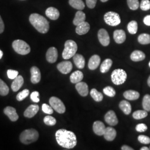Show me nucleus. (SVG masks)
Wrapping results in <instances>:
<instances>
[{"mask_svg": "<svg viewBox=\"0 0 150 150\" xmlns=\"http://www.w3.org/2000/svg\"><path fill=\"white\" fill-rule=\"evenodd\" d=\"M147 129V126L144 123H139L136 126V130L139 132H145Z\"/></svg>", "mask_w": 150, "mask_h": 150, "instance_id": "49530a36", "label": "nucleus"}, {"mask_svg": "<svg viewBox=\"0 0 150 150\" xmlns=\"http://www.w3.org/2000/svg\"><path fill=\"white\" fill-rule=\"evenodd\" d=\"M85 19H86L85 13L81 10L77 11L76 13L75 18L73 21V23L75 26H77V25L80 24L81 23L85 21Z\"/></svg>", "mask_w": 150, "mask_h": 150, "instance_id": "bb28decb", "label": "nucleus"}, {"mask_svg": "<svg viewBox=\"0 0 150 150\" xmlns=\"http://www.w3.org/2000/svg\"><path fill=\"white\" fill-rule=\"evenodd\" d=\"M83 74L80 71H76L73 72L70 76V81L72 83H77L82 80Z\"/></svg>", "mask_w": 150, "mask_h": 150, "instance_id": "cd10ccee", "label": "nucleus"}, {"mask_svg": "<svg viewBox=\"0 0 150 150\" xmlns=\"http://www.w3.org/2000/svg\"><path fill=\"white\" fill-rule=\"evenodd\" d=\"M4 113L12 121H16L18 119V115L16 112V109L13 107L7 106L4 109Z\"/></svg>", "mask_w": 150, "mask_h": 150, "instance_id": "dca6fc26", "label": "nucleus"}, {"mask_svg": "<svg viewBox=\"0 0 150 150\" xmlns=\"http://www.w3.org/2000/svg\"><path fill=\"white\" fill-rule=\"evenodd\" d=\"M144 22L146 25L150 26V15L146 16L144 19Z\"/></svg>", "mask_w": 150, "mask_h": 150, "instance_id": "3c124183", "label": "nucleus"}, {"mask_svg": "<svg viewBox=\"0 0 150 150\" xmlns=\"http://www.w3.org/2000/svg\"><path fill=\"white\" fill-rule=\"evenodd\" d=\"M140 8L143 11H148L150 9V1L149 0H142L139 5Z\"/></svg>", "mask_w": 150, "mask_h": 150, "instance_id": "79ce46f5", "label": "nucleus"}, {"mask_svg": "<svg viewBox=\"0 0 150 150\" xmlns=\"http://www.w3.org/2000/svg\"><path fill=\"white\" fill-rule=\"evenodd\" d=\"M12 47L17 54L25 55L29 54L31 48L28 43L21 40H16L12 43Z\"/></svg>", "mask_w": 150, "mask_h": 150, "instance_id": "39448f33", "label": "nucleus"}, {"mask_svg": "<svg viewBox=\"0 0 150 150\" xmlns=\"http://www.w3.org/2000/svg\"><path fill=\"white\" fill-rule=\"evenodd\" d=\"M138 140L140 143L143 144H149L150 143V138L145 135H139Z\"/></svg>", "mask_w": 150, "mask_h": 150, "instance_id": "c03bdc74", "label": "nucleus"}, {"mask_svg": "<svg viewBox=\"0 0 150 150\" xmlns=\"http://www.w3.org/2000/svg\"><path fill=\"white\" fill-rule=\"evenodd\" d=\"M42 109L44 112L45 113H47L48 115H51L54 112V110H53V108L49 106L46 103H43L42 106Z\"/></svg>", "mask_w": 150, "mask_h": 150, "instance_id": "37998d69", "label": "nucleus"}, {"mask_svg": "<svg viewBox=\"0 0 150 150\" xmlns=\"http://www.w3.org/2000/svg\"><path fill=\"white\" fill-rule=\"evenodd\" d=\"M131 59L134 62H139L145 59V54L141 51L135 50L131 54Z\"/></svg>", "mask_w": 150, "mask_h": 150, "instance_id": "393cba45", "label": "nucleus"}, {"mask_svg": "<svg viewBox=\"0 0 150 150\" xmlns=\"http://www.w3.org/2000/svg\"><path fill=\"white\" fill-rule=\"evenodd\" d=\"M90 95L92 98L96 102H101L103 100V95L95 88H92L90 92Z\"/></svg>", "mask_w": 150, "mask_h": 150, "instance_id": "2f4dec72", "label": "nucleus"}, {"mask_svg": "<svg viewBox=\"0 0 150 150\" xmlns=\"http://www.w3.org/2000/svg\"><path fill=\"white\" fill-rule=\"evenodd\" d=\"M142 106L145 111H150V95L147 94L145 95L142 100Z\"/></svg>", "mask_w": 150, "mask_h": 150, "instance_id": "e433bc0d", "label": "nucleus"}, {"mask_svg": "<svg viewBox=\"0 0 150 150\" xmlns=\"http://www.w3.org/2000/svg\"><path fill=\"white\" fill-rule=\"evenodd\" d=\"M101 62L100 57L97 54H94L90 58V59L88 61V66L90 70H96L97 68L98 67L99 64Z\"/></svg>", "mask_w": 150, "mask_h": 150, "instance_id": "6ab92c4d", "label": "nucleus"}, {"mask_svg": "<svg viewBox=\"0 0 150 150\" xmlns=\"http://www.w3.org/2000/svg\"><path fill=\"white\" fill-rule=\"evenodd\" d=\"M90 29V26L87 22H83L77 26L76 32L79 35H83L87 33Z\"/></svg>", "mask_w": 150, "mask_h": 150, "instance_id": "f3484780", "label": "nucleus"}, {"mask_svg": "<svg viewBox=\"0 0 150 150\" xmlns=\"http://www.w3.org/2000/svg\"><path fill=\"white\" fill-rule=\"evenodd\" d=\"M3 56V52L0 50V59Z\"/></svg>", "mask_w": 150, "mask_h": 150, "instance_id": "5fc2aeb1", "label": "nucleus"}, {"mask_svg": "<svg viewBox=\"0 0 150 150\" xmlns=\"http://www.w3.org/2000/svg\"><path fill=\"white\" fill-rule=\"evenodd\" d=\"M24 82L23 78L21 76H18L16 77L11 85V88L14 92L19 90L21 87Z\"/></svg>", "mask_w": 150, "mask_h": 150, "instance_id": "b1692460", "label": "nucleus"}, {"mask_svg": "<svg viewBox=\"0 0 150 150\" xmlns=\"http://www.w3.org/2000/svg\"><path fill=\"white\" fill-rule=\"evenodd\" d=\"M4 30H5L4 23V21H3L1 17L0 16V33H2V32H4Z\"/></svg>", "mask_w": 150, "mask_h": 150, "instance_id": "8fccbe9b", "label": "nucleus"}, {"mask_svg": "<svg viewBox=\"0 0 150 150\" xmlns=\"http://www.w3.org/2000/svg\"><path fill=\"white\" fill-rule=\"evenodd\" d=\"M29 93H30V91H29V90H27V89H25V90H23V91H21V92H19V93L17 94V96H16L17 100L18 101H21L23 100L25 98H26V97L28 96Z\"/></svg>", "mask_w": 150, "mask_h": 150, "instance_id": "ea45409f", "label": "nucleus"}, {"mask_svg": "<svg viewBox=\"0 0 150 150\" xmlns=\"http://www.w3.org/2000/svg\"><path fill=\"white\" fill-rule=\"evenodd\" d=\"M39 134L38 131L35 129H26L20 134V139L22 143L25 145L30 144L36 141L38 139Z\"/></svg>", "mask_w": 150, "mask_h": 150, "instance_id": "7ed1b4c3", "label": "nucleus"}, {"mask_svg": "<svg viewBox=\"0 0 150 150\" xmlns=\"http://www.w3.org/2000/svg\"><path fill=\"white\" fill-rule=\"evenodd\" d=\"M86 5L90 8H93L96 5L97 0H86Z\"/></svg>", "mask_w": 150, "mask_h": 150, "instance_id": "09e8293b", "label": "nucleus"}, {"mask_svg": "<svg viewBox=\"0 0 150 150\" xmlns=\"http://www.w3.org/2000/svg\"><path fill=\"white\" fill-rule=\"evenodd\" d=\"M58 57L57 50L54 47L48 48L46 52V59L50 63L55 62Z\"/></svg>", "mask_w": 150, "mask_h": 150, "instance_id": "f8f14e48", "label": "nucleus"}, {"mask_svg": "<svg viewBox=\"0 0 150 150\" xmlns=\"http://www.w3.org/2000/svg\"><path fill=\"white\" fill-rule=\"evenodd\" d=\"M112 61L110 59H105L100 67V71L102 73L107 72L112 66Z\"/></svg>", "mask_w": 150, "mask_h": 150, "instance_id": "7c9ffc66", "label": "nucleus"}, {"mask_svg": "<svg viewBox=\"0 0 150 150\" xmlns=\"http://www.w3.org/2000/svg\"><path fill=\"white\" fill-rule=\"evenodd\" d=\"M18 72L13 70H8L7 71V76L8 78L11 80H14L18 76Z\"/></svg>", "mask_w": 150, "mask_h": 150, "instance_id": "a18cd8bd", "label": "nucleus"}, {"mask_svg": "<svg viewBox=\"0 0 150 150\" xmlns=\"http://www.w3.org/2000/svg\"><path fill=\"white\" fill-rule=\"evenodd\" d=\"M56 139L59 144L64 148L71 149L77 144V138L75 134L70 131L60 129L56 132Z\"/></svg>", "mask_w": 150, "mask_h": 150, "instance_id": "f257e3e1", "label": "nucleus"}, {"mask_svg": "<svg viewBox=\"0 0 150 150\" xmlns=\"http://www.w3.org/2000/svg\"><path fill=\"white\" fill-rule=\"evenodd\" d=\"M77 51V45L73 40H67L64 43L62 52V57L65 59H70L74 57Z\"/></svg>", "mask_w": 150, "mask_h": 150, "instance_id": "20e7f679", "label": "nucleus"}, {"mask_svg": "<svg viewBox=\"0 0 150 150\" xmlns=\"http://www.w3.org/2000/svg\"><path fill=\"white\" fill-rule=\"evenodd\" d=\"M46 15L51 20H56L59 18V12L57 8L51 7L46 10Z\"/></svg>", "mask_w": 150, "mask_h": 150, "instance_id": "4be33fe9", "label": "nucleus"}, {"mask_svg": "<svg viewBox=\"0 0 150 150\" xmlns=\"http://www.w3.org/2000/svg\"><path fill=\"white\" fill-rule=\"evenodd\" d=\"M71 6L76 10H82L85 8V4L82 0H69Z\"/></svg>", "mask_w": 150, "mask_h": 150, "instance_id": "c756f323", "label": "nucleus"}, {"mask_svg": "<svg viewBox=\"0 0 150 150\" xmlns=\"http://www.w3.org/2000/svg\"><path fill=\"white\" fill-rule=\"evenodd\" d=\"M138 41L142 45H147L150 43V35L147 33L141 34L138 37Z\"/></svg>", "mask_w": 150, "mask_h": 150, "instance_id": "473e14b6", "label": "nucleus"}, {"mask_svg": "<svg viewBox=\"0 0 150 150\" xmlns=\"http://www.w3.org/2000/svg\"></svg>", "mask_w": 150, "mask_h": 150, "instance_id": "bf43d9fd", "label": "nucleus"}, {"mask_svg": "<svg viewBox=\"0 0 150 150\" xmlns=\"http://www.w3.org/2000/svg\"><path fill=\"white\" fill-rule=\"evenodd\" d=\"M51 106L56 112L59 113H64L66 111V107L62 101L56 97H52L49 100Z\"/></svg>", "mask_w": 150, "mask_h": 150, "instance_id": "6e6552de", "label": "nucleus"}, {"mask_svg": "<svg viewBox=\"0 0 150 150\" xmlns=\"http://www.w3.org/2000/svg\"><path fill=\"white\" fill-rule=\"evenodd\" d=\"M123 96L128 100H136L139 97V93L134 90H127L123 93Z\"/></svg>", "mask_w": 150, "mask_h": 150, "instance_id": "a878e982", "label": "nucleus"}, {"mask_svg": "<svg viewBox=\"0 0 150 150\" xmlns=\"http://www.w3.org/2000/svg\"><path fill=\"white\" fill-rule=\"evenodd\" d=\"M120 108L125 115H129L131 112V106L128 101L123 100L119 104Z\"/></svg>", "mask_w": 150, "mask_h": 150, "instance_id": "c85d7f7f", "label": "nucleus"}, {"mask_svg": "<svg viewBox=\"0 0 150 150\" xmlns=\"http://www.w3.org/2000/svg\"><path fill=\"white\" fill-rule=\"evenodd\" d=\"M9 92V88L4 81L0 79V95L6 96Z\"/></svg>", "mask_w": 150, "mask_h": 150, "instance_id": "c9c22d12", "label": "nucleus"}, {"mask_svg": "<svg viewBox=\"0 0 150 150\" xmlns=\"http://www.w3.org/2000/svg\"><path fill=\"white\" fill-rule=\"evenodd\" d=\"M127 2L129 9L132 10H136L139 7V0H127Z\"/></svg>", "mask_w": 150, "mask_h": 150, "instance_id": "4c0bfd02", "label": "nucleus"}, {"mask_svg": "<svg viewBox=\"0 0 150 150\" xmlns=\"http://www.w3.org/2000/svg\"><path fill=\"white\" fill-rule=\"evenodd\" d=\"M98 38L100 42L103 46H107L110 42L109 35L105 29H100L98 32Z\"/></svg>", "mask_w": 150, "mask_h": 150, "instance_id": "1a4fd4ad", "label": "nucleus"}, {"mask_svg": "<svg viewBox=\"0 0 150 150\" xmlns=\"http://www.w3.org/2000/svg\"><path fill=\"white\" fill-rule=\"evenodd\" d=\"M121 149L122 150H133L134 149H132V147H129V146L127 145H123L121 147Z\"/></svg>", "mask_w": 150, "mask_h": 150, "instance_id": "603ef678", "label": "nucleus"}, {"mask_svg": "<svg viewBox=\"0 0 150 150\" xmlns=\"http://www.w3.org/2000/svg\"><path fill=\"white\" fill-rule=\"evenodd\" d=\"M74 62L78 69H82L85 66V59L80 54H75L73 57Z\"/></svg>", "mask_w": 150, "mask_h": 150, "instance_id": "5701e85b", "label": "nucleus"}, {"mask_svg": "<svg viewBox=\"0 0 150 150\" xmlns=\"http://www.w3.org/2000/svg\"><path fill=\"white\" fill-rule=\"evenodd\" d=\"M108 0H101V1L102 2H107Z\"/></svg>", "mask_w": 150, "mask_h": 150, "instance_id": "4d7b16f0", "label": "nucleus"}, {"mask_svg": "<svg viewBox=\"0 0 150 150\" xmlns=\"http://www.w3.org/2000/svg\"><path fill=\"white\" fill-rule=\"evenodd\" d=\"M75 87L81 96H87L88 94V87L85 82L81 81L76 83Z\"/></svg>", "mask_w": 150, "mask_h": 150, "instance_id": "4468645a", "label": "nucleus"}, {"mask_svg": "<svg viewBox=\"0 0 150 150\" xmlns=\"http://www.w3.org/2000/svg\"><path fill=\"white\" fill-rule=\"evenodd\" d=\"M147 83H148V85L150 87V76L148 79V80H147Z\"/></svg>", "mask_w": 150, "mask_h": 150, "instance_id": "6e6d98bb", "label": "nucleus"}, {"mask_svg": "<svg viewBox=\"0 0 150 150\" xmlns=\"http://www.w3.org/2000/svg\"><path fill=\"white\" fill-rule=\"evenodd\" d=\"M103 92L106 95H107V96L111 97L115 96L116 95V91L115 89L111 86H107L105 87L103 90Z\"/></svg>", "mask_w": 150, "mask_h": 150, "instance_id": "58836bf2", "label": "nucleus"}, {"mask_svg": "<svg viewBox=\"0 0 150 150\" xmlns=\"http://www.w3.org/2000/svg\"><path fill=\"white\" fill-rule=\"evenodd\" d=\"M44 123L48 126H54L56 123V120L51 116H46L43 119Z\"/></svg>", "mask_w": 150, "mask_h": 150, "instance_id": "a19ab883", "label": "nucleus"}, {"mask_svg": "<svg viewBox=\"0 0 150 150\" xmlns=\"http://www.w3.org/2000/svg\"><path fill=\"white\" fill-rule=\"evenodd\" d=\"M148 115L147 111L145 110H138L133 113V117L136 120H141L147 117Z\"/></svg>", "mask_w": 150, "mask_h": 150, "instance_id": "f704fd0d", "label": "nucleus"}, {"mask_svg": "<svg viewBox=\"0 0 150 150\" xmlns=\"http://www.w3.org/2000/svg\"><path fill=\"white\" fill-rule=\"evenodd\" d=\"M31 81L32 83L36 84L41 80V72L40 71L37 67L33 66L31 69Z\"/></svg>", "mask_w": 150, "mask_h": 150, "instance_id": "a211bd4d", "label": "nucleus"}, {"mask_svg": "<svg viewBox=\"0 0 150 150\" xmlns=\"http://www.w3.org/2000/svg\"><path fill=\"white\" fill-rule=\"evenodd\" d=\"M138 25L137 22L135 21H132L129 22L127 25V30L129 33L131 34H136L137 32Z\"/></svg>", "mask_w": 150, "mask_h": 150, "instance_id": "72a5a7b5", "label": "nucleus"}, {"mask_svg": "<svg viewBox=\"0 0 150 150\" xmlns=\"http://www.w3.org/2000/svg\"><path fill=\"white\" fill-rule=\"evenodd\" d=\"M113 38L115 41L118 44L122 43L125 41L126 33L122 30H117L113 32Z\"/></svg>", "mask_w": 150, "mask_h": 150, "instance_id": "ddd939ff", "label": "nucleus"}, {"mask_svg": "<svg viewBox=\"0 0 150 150\" xmlns=\"http://www.w3.org/2000/svg\"><path fill=\"white\" fill-rule=\"evenodd\" d=\"M149 66L150 67V62H149Z\"/></svg>", "mask_w": 150, "mask_h": 150, "instance_id": "13d9d810", "label": "nucleus"}, {"mask_svg": "<svg viewBox=\"0 0 150 150\" xmlns=\"http://www.w3.org/2000/svg\"><path fill=\"white\" fill-rule=\"evenodd\" d=\"M29 20L32 26L41 33H46L50 29L49 22L46 18L38 13L31 14Z\"/></svg>", "mask_w": 150, "mask_h": 150, "instance_id": "f03ea898", "label": "nucleus"}, {"mask_svg": "<svg viewBox=\"0 0 150 150\" xmlns=\"http://www.w3.org/2000/svg\"><path fill=\"white\" fill-rule=\"evenodd\" d=\"M39 92L38 91H34L31 94V99L32 101L36 103L40 102V98H39Z\"/></svg>", "mask_w": 150, "mask_h": 150, "instance_id": "de8ad7c7", "label": "nucleus"}, {"mask_svg": "<svg viewBox=\"0 0 150 150\" xmlns=\"http://www.w3.org/2000/svg\"><path fill=\"white\" fill-rule=\"evenodd\" d=\"M106 127L101 121H96L93 125V132L98 136H102L104 134Z\"/></svg>", "mask_w": 150, "mask_h": 150, "instance_id": "2eb2a0df", "label": "nucleus"}, {"mask_svg": "<svg viewBox=\"0 0 150 150\" xmlns=\"http://www.w3.org/2000/svg\"><path fill=\"white\" fill-rule=\"evenodd\" d=\"M127 79L126 72L122 69H116L112 72L111 74V80L113 83L116 85L123 84Z\"/></svg>", "mask_w": 150, "mask_h": 150, "instance_id": "423d86ee", "label": "nucleus"}, {"mask_svg": "<svg viewBox=\"0 0 150 150\" xmlns=\"http://www.w3.org/2000/svg\"><path fill=\"white\" fill-rule=\"evenodd\" d=\"M105 120L106 122L110 126H115L118 122V119L113 111H108L105 116Z\"/></svg>", "mask_w": 150, "mask_h": 150, "instance_id": "9b49d317", "label": "nucleus"}, {"mask_svg": "<svg viewBox=\"0 0 150 150\" xmlns=\"http://www.w3.org/2000/svg\"><path fill=\"white\" fill-rule=\"evenodd\" d=\"M57 69L63 74H69L72 70V64L69 61H62L57 64Z\"/></svg>", "mask_w": 150, "mask_h": 150, "instance_id": "9d476101", "label": "nucleus"}, {"mask_svg": "<svg viewBox=\"0 0 150 150\" xmlns=\"http://www.w3.org/2000/svg\"><path fill=\"white\" fill-rule=\"evenodd\" d=\"M105 22L111 26H116L121 23V18L117 13L108 12L104 16Z\"/></svg>", "mask_w": 150, "mask_h": 150, "instance_id": "0eeeda50", "label": "nucleus"}, {"mask_svg": "<svg viewBox=\"0 0 150 150\" xmlns=\"http://www.w3.org/2000/svg\"><path fill=\"white\" fill-rule=\"evenodd\" d=\"M141 150H150V149L149 148H148V147H142L141 149Z\"/></svg>", "mask_w": 150, "mask_h": 150, "instance_id": "864d4df0", "label": "nucleus"}, {"mask_svg": "<svg viewBox=\"0 0 150 150\" xmlns=\"http://www.w3.org/2000/svg\"><path fill=\"white\" fill-rule=\"evenodd\" d=\"M39 106L38 105H31L25 110L24 116L28 118H32L37 114Z\"/></svg>", "mask_w": 150, "mask_h": 150, "instance_id": "aec40b11", "label": "nucleus"}, {"mask_svg": "<svg viewBox=\"0 0 150 150\" xmlns=\"http://www.w3.org/2000/svg\"><path fill=\"white\" fill-rule=\"evenodd\" d=\"M117 132L115 129L111 127H108L105 129L104 132V137L105 139L108 141H112L116 137Z\"/></svg>", "mask_w": 150, "mask_h": 150, "instance_id": "412c9836", "label": "nucleus"}]
</instances>
